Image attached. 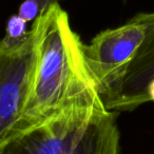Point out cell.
Returning a JSON list of instances; mask_svg holds the SVG:
<instances>
[{
  "mask_svg": "<svg viewBox=\"0 0 154 154\" xmlns=\"http://www.w3.org/2000/svg\"><path fill=\"white\" fill-rule=\"evenodd\" d=\"M31 28L37 64L30 98L13 137L66 108L101 98L86 63L84 42L60 3L48 8Z\"/></svg>",
  "mask_w": 154,
  "mask_h": 154,
  "instance_id": "obj_1",
  "label": "cell"
},
{
  "mask_svg": "<svg viewBox=\"0 0 154 154\" xmlns=\"http://www.w3.org/2000/svg\"><path fill=\"white\" fill-rule=\"evenodd\" d=\"M117 115L101 98L77 103L16 135L0 154H118Z\"/></svg>",
  "mask_w": 154,
  "mask_h": 154,
  "instance_id": "obj_2",
  "label": "cell"
},
{
  "mask_svg": "<svg viewBox=\"0 0 154 154\" xmlns=\"http://www.w3.org/2000/svg\"><path fill=\"white\" fill-rule=\"evenodd\" d=\"M37 64L35 32L20 41L0 39V150L13 138L32 91Z\"/></svg>",
  "mask_w": 154,
  "mask_h": 154,
  "instance_id": "obj_3",
  "label": "cell"
},
{
  "mask_svg": "<svg viewBox=\"0 0 154 154\" xmlns=\"http://www.w3.org/2000/svg\"><path fill=\"white\" fill-rule=\"evenodd\" d=\"M146 37V26L131 18L127 23L98 33L84 43L86 63L103 95L117 84Z\"/></svg>",
  "mask_w": 154,
  "mask_h": 154,
  "instance_id": "obj_4",
  "label": "cell"
},
{
  "mask_svg": "<svg viewBox=\"0 0 154 154\" xmlns=\"http://www.w3.org/2000/svg\"><path fill=\"white\" fill-rule=\"evenodd\" d=\"M133 18L146 26V37L122 79L100 96L110 111H133L149 103L147 88L154 78V12Z\"/></svg>",
  "mask_w": 154,
  "mask_h": 154,
  "instance_id": "obj_5",
  "label": "cell"
},
{
  "mask_svg": "<svg viewBox=\"0 0 154 154\" xmlns=\"http://www.w3.org/2000/svg\"><path fill=\"white\" fill-rule=\"evenodd\" d=\"M62 0H23L19 5L18 15L26 22H33L49 7L60 3Z\"/></svg>",
  "mask_w": 154,
  "mask_h": 154,
  "instance_id": "obj_6",
  "label": "cell"
},
{
  "mask_svg": "<svg viewBox=\"0 0 154 154\" xmlns=\"http://www.w3.org/2000/svg\"><path fill=\"white\" fill-rule=\"evenodd\" d=\"M28 23L29 22H26L18 14L12 15L8 19L5 38L9 39L11 41L22 40L30 31V29H28Z\"/></svg>",
  "mask_w": 154,
  "mask_h": 154,
  "instance_id": "obj_7",
  "label": "cell"
},
{
  "mask_svg": "<svg viewBox=\"0 0 154 154\" xmlns=\"http://www.w3.org/2000/svg\"><path fill=\"white\" fill-rule=\"evenodd\" d=\"M147 96H148V99H149V103L150 101L154 103V78L149 82V85H148Z\"/></svg>",
  "mask_w": 154,
  "mask_h": 154,
  "instance_id": "obj_8",
  "label": "cell"
}]
</instances>
